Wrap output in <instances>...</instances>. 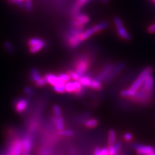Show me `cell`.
<instances>
[{"label": "cell", "mask_w": 155, "mask_h": 155, "mask_svg": "<svg viewBox=\"0 0 155 155\" xmlns=\"http://www.w3.org/2000/svg\"><path fill=\"white\" fill-rule=\"evenodd\" d=\"M153 72V68L152 67H147L141 72V73L140 74L134 83L130 86V89L134 93H136L138 89H140V87L142 86L145 80H146L147 78L151 75Z\"/></svg>", "instance_id": "1"}, {"label": "cell", "mask_w": 155, "mask_h": 155, "mask_svg": "<svg viewBox=\"0 0 155 155\" xmlns=\"http://www.w3.org/2000/svg\"><path fill=\"white\" fill-rule=\"evenodd\" d=\"M89 64L90 60L89 57L85 55H81L77 58L74 62V71H76L80 76H83L88 70Z\"/></svg>", "instance_id": "2"}, {"label": "cell", "mask_w": 155, "mask_h": 155, "mask_svg": "<svg viewBox=\"0 0 155 155\" xmlns=\"http://www.w3.org/2000/svg\"><path fill=\"white\" fill-rule=\"evenodd\" d=\"M23 153V138L16 137L7 147L5 155H21Z\"/></svg>", "instance_id": "3"}, {"label": "cell", "mask_w": 155, "mask_h": 155, "mask_svg": "<svg viewBox=\"0 0 155 155\" xmlns=\"http://www.w3.org/2000/svg\"><path fill=\"white\" fill-rule=\"evenodd\" d=\"M72 20L71 23V26L76 28H84L85 25L90 21V18L88 15L83 13H78L72 16Z\"/></svg>", "instance_id": "4"}, {"label": "cell", "mask_w": 155, "mask_h": 155, "mask_svg": "<svg viewBox=\"0 0 155 155\" xmlns=\"http://www.w3.org/2000/svg\"><path fill=\"white\" fill-rule=\"evenodd\" d=\"M34 145V134L27 132L23 137V153L21 155H31Z\"/></svg>", "instance_id": "5"}, {"label": "cell", "mask_w": 155, "mask_h": 155, "mask_svg": "<svg viewBox=\"0 0 155 155\" xmlns=\"http://www.w3.org/2000/svg\"><path fill=\"white\" fill-rule=\"evenodd\" d=\"M30 103L28 98L26 97H19L13 101V107L17 114H21L25 111Z\"/></svg>", "instance_id": "6"}, {"label": "cell", "mask_w": 155, "mask_h": 155, "mask_svg": "<svg viewBox=\"0 0 155 155\" xmlns=\"http://www.w3.org/2000/svg\"><path fill=\"white\" fill-rule=\"evenodd\" d=\"M125 67V65L124 63H123V62L118 63V64H117L116 65H114L113 70L111 71V72H110L109 74L107 76V78L105 79V80L104 81L105 82V84L109 83V82L112 81L114 78L120 73L121 71H122L124 70Z\"/></svg>", "instance_id": "7"}, {"label": "cell", "mask_w": 155, "mask_h": 155, "mask_svg": "<svg viewBox=\"0 0 155 155\" xmlns=\"http://www.w3.org/2000/svg\"><path fill=\"white\" fill-rule=\"evenodd\" d=\"M133 147L137 151L138 155H149V154L154 152L153 147L140 143H134L133 145Z\"/></svg>", "instance_id": "8"}, {"label": "cell", "mask_w": 155, "mask_h": 155, "mask_svg": "<svg viewBox=\"0 0 155 155\" xmlns=\"http://www.w3.org/2000/svg\"><path fill=\"white\" fill-rule=\"evenodd\" d=\"M66 41L67 46L71 48H72V49L79 47L81 45V43L83 42L80 38V33L78 34V35L67 38Z\"/></svg>", "instance_id": "9"}, {"label": "cell", "mask_w": 155, "mask_h": 155, "mask_svg": "<svg viewBox=\"0 0 155 155\" xmlns=\"http://www.w3.org/2000/svg\"><path fill=\"white\" fill-rule=\"evenodd\" d=\"M141 87L144 91L147 92V93H154V80L152 74L149 76L147 78Z\"/></svg>", "instance_id": "10"}, {"label": "cell", "mask_w": 155, "mask_h": 155, "mask_svg": "<svg viewBox=\"0 0 155 155\" xmlns=\"http://www.w3.org/2000/svg\"><path fill=\"white\" fill-rule=\"evenodd\" d=\"M47 80V84H49L52 86H56L59 85H65V83L58 76H56L51 73H48L44 76Z\"/></svg>", "instance_id": "11"}, {"label": "cell", "mask_w": 155, "mask_h": 155, "mask_svg": "<svg viewBox=\"0 0 155 155\" xmlns=\"http://www.w3.org/2000/svg\"><path fill=\"white\" fill-rule=\"evenodd\" d=\"M114 67V65L113 64H109L108 65H107L104 68V69L101 71L100 73L95 78V79H96L97 80H98L100 82L104 81L105 80V79L107 78V76L109 74V73L111 72V71L113 70Z\"/></svg>", "instance_id": "12"}, {"label": "cell", "mask_w": 155, "mask_h": 155, "mask_svg": "<svg viewBox=\"0 0 155 155\" xmlns=\"http://www.w3.org/2000/svg\"><path fill=\"white\" fill-rule=\"evenodd\" d=\"M51 121L52 124L54 125V126L58 131L64 129L65 121L62 116H60V117H56L55 116H52L51 117Z\"/></svg>", "instance_id": "13"}, {"label": "cell", "mask_w": 155, "mask_h": 155, "mask_svg": "<svg viewBox=\"0 0 155 155\" xmlns=\"http://www.w3.org/2000/svg\"><path fill=\"white\" fill-rule=\"evenodd\" d=\"M90 0H76V2L74 3V7H72L71 11L72 16H73L76 14L80 12L81 9L85 5L88 3Z\"/></svg>", "instance_id": "14"}, {"label": "cell", "mask_w": 155, "mask_h": 155, "mask_svg": "<svg viewBox=\"0 0 155 155\" xmlns=\"http://www.w3.org/2000/svg\"><path fill=\"white\" fill-rule=\"evenodd\" d=\"M95 34H96V32L94 29V27H91L88 29H87V30L84 31L83 32H81L80 33V38L82 41H84L87 40V39L91 38L92 36L95 35Z\"/></svg>", "instance_id": "15"}, {"label": "cell", "mask_w": 155, "mask_h": 155, "mask_svg": "<svg viewBox=\"0 0 155 155\" xmlns=\"http://www.w3.org/2000/svg\"><path fill=\"white\" fill-rule=\"evenodd\" d=\"M116 31H117V33L119 37L123 39V40H130L131 39V36H130V34L127 31V29L124 26L116 28Z\"/></svg>", "instance_id": "16"}, {"label": "cell", "mask_w": 155, "mask_h": 155, "mask_svg": "<svg viewBox=\"0 0 155 155\" xmlns=\"http://www.w3.org/2000/svg\"><path fill=\"white\" fill-rule=\"evenodd\" d=\"M122 144L120 142H116L114 145H111V146H109L108 151H109V155H116L118 153V151L122 148Z\"/></svg>", "instance_id": "17"}, {"label": "cell", "mask_w": 155, "mask_h": 155, "mask_svg": "<svg viewBox=\"0 0 155 155\" xmlns=\"http://www.w3.org/2000/svg\"><path fill=\"white\" fill-rule=\"evenodd\" d=\"M40 72L36 69V68H32L31 70V78L33 82L36 84L38 81L41 78Z\"/></svg>", "instance_id": "18"}, {"label": "cell", "mask_w": 155, "mask_h": 155, "mask_svg": "<svg viewBox=\"0 0 155 155\" xmlns=\"http://www.w3.org/2000/svg\"><path fill=\"white\" fill-rule=\"evenodd\" d=\"M89 88L95 90V91H100L102 89V85H101V82L97 80L96 79H92L91 84L89 86Z\"/></svg>", "instance_id": "19"}, {"label": "cell", "mask_w": 155, "mask_h": 155, "mask_svg": "<svg viewBox=\"0 0 155 155\" xmlns=\"http://www.w3.org/2000/svg\"><path fill=\"white\" fill-rule=\"evenodd\" d=\"M45 45H46V42L45 41H43L41 43H38L36 45L30 47V49H29V51H30L31 53H32V54H35V53H37L40 51H41Z\"/></svg>", "instance_id": "20"}, {"label": "cell", "mask_w": 155, "mask_h": 155, "mask_svg": "<svg viewBox=\"0 0 155 155\" xmlns=\"http://www.w3.org/2000/svg\"><path fill=\"white\" fill-rule=\"evenodd\" d=\"M98 124V121L96 118H91L89 120H87L84 122L85 127L87 128H94Z\"/></svg>", "instance_id": "21"}, {"label": "cell", "mask_w": 155, "mask_h": 155, "mask_svg": "<svg viewBox=\"0 0 155 155\" xmlns=\"http://www.w3.org/2000/svg\"><path fill=\"white\" fill-rule=\"evenodd\" d=\"M92 79L91 78V76L89 75H83L80 77V78L79 80V81L81 83V84L83 85L85 87H89L91 81Z\"/></svg>", "instance_id": "22"}, {"label": "cell", "mask_w": 155, "mask_h": 155, "mask_svg": "<svg viewBox=\"0 0 155 155\" xmlns=\"http://www.w3.org/2000/svg\"><path fill=\"white\" fill-rule=\"evenodd\" d=\"M116 134L115 130L113 129H111L109 131V136H108V146H111V145H114L116 143Z\"/></svg>", "instance_id": "23"}, {"label": "cell", "mask_w": 155, "mask_h": 155, "mask_svg": "<svg viewBox=\"0 0 155 155\" xmlns=\"http://www.w3.org/2000/svg\"><path fill=\"white\" fill-rule=\"evenodd\" d=\"M108 26H109L108 23L106 21H104V22H101L98 24H97V25L94 26V29L96 31V32L98 33V32L103 31V30H104V29L107 28Z\"/></svg>", "instance_id": "24"}, {"label": "cell", "mask_w": 155, "mask_h": 155, "mask_svg": "<svg viewBox=\"0 0 155 155\" xmlns=\"http://www.w3.org/2000/svg\"><path fill=\"white\" fill-rule=\"evenodd\" d=\"M134 93L130 89H125L120 92V96L124 98H131L134 95Z\"/></svg>", "instance_id": "25"}, {"label": "cell", "mask_w": 155, "mask_h": 155, "mask_svg": "<svg viewBox=\"0 0 155 155\" xmlns=\"http://www.w3.org/2000/svg\"><path fill=\"white\" fill-rule=\"evenodd\" d=\"M65 87L66 92L69 93H74V85L73 81H69L65 84Z\"/></svg>", "instance_id": "26"}, {"label": "cell", "mask_w": 155, "mask_h": 155, "mask_svg": "<svg viewBox=\"0 0 155 155\" xmlns=\"http://www.w3.org/2000/svg\"><path fill=\"white\" fill-rule=\"evenodd\" d=\"M58 134L62 136V137H71L74 135V132L69 129H63L61 130L58 131Z\"/></svg>", "instance_id": "27"}, {"label": "cell", "mask_w": 155, "mask_h": 155, "mask_svg": "<svg viewBox=\"0 0 155 155\" xmlns=\"http://www.w3.org/2000/svg\"><path fill=\"white\" fill-rule=\"evenodd\" d=\"M52 110H53V113H54V116H56V117H60V116H62V113H61V108L58 105L56 104V105H53Z\"/></svg>", "instance_id": "28"}, {"label": "cell", "mask_w": 155, "mask_h": 155, "mask_svg": "<svg viewBox=\"0 0 155 155\" xmlns=\"http://www.w3.org/2000/svg\"><path fill=\"white\" fill-rule=\"evenodd\" d=\"M67 74L69 75L71 78L73 80H79L81 77V76H80L78 74L76 71H72V70L68 71Z\"/></svg>", "instance_id": "29"}, {"label": "cell", "mask_w": 155, "mask_h": 155, "mask_svg": "<svg viewBox=\"0 0 155 155\" xmlns=\"http://www.w3.org/2000/svg\"><path fill=\"white\" fill-rule=\"evenodd\" d=\"M53 89H54V91L58 93L64 94V93H66L65 85H59L54 86L53 87Z\"/></svg>", "instance_id": "30"}, {"label": "cell", "mask_w": 155, "mask_h": 155, "mask_svg": "<svg viewBox=\"0 0 155 155\" xmlns=\"http://www.w3.org/2000/svg\"><path fill=\"white\" fill-rule=\"evenodd\" d=\"M23 92L28 97H32L34 95H35V91H34L31 87H28V86H26L23 88Z\"/></svg>", "instance_id": "31"}, {"label": "cell", "mask_w": 155, "mask_h": 155, "mask_svg": "<svg viewBox=\"0 0 155 155\" xmlns=\"http://www.w3.org/2000/svg\"><path fill=\"white\" fill-rule=\"evenodd\" d=\"M4 46H5V49L9 53H11V54H13L14 51H15V50H14V48L13 45H12V43L11 42H9L8 41H5L4 42Z\"/></svg>", "instance_id": "32"}, {"label": "cell", "mask_w": 155, "mask_h": 155, "mask_svg": "<svg viewBox=\"0 0 155 155\" xmlns=\"http://www.w3.org/2000/svg\"><path fill=\"white\" fill-rule=\"evenodd\" d=\"M58 76L64 82L65 84L69 81L71 79L69 75L67 73H63V72H62V73H60Z\"/></svg>", "instance_id": "33"}, {"label": "cell", "mask_w": 155, "mask_h": 155, "mask_svg": "<svg viewBox=\"0 0 155 155\" xmlns=\"http://www.w3.org/2000/svg\"><path fill=\"white\" fill-rule=\"evenodd\" d=\"M113 20H114V25L116 28L124 26V24H123L122 19H121L118 16H114L113 18Z\"/></svg>", "instance_id": "34"}, {"label": "cell", "mask_w": 155, "mask_h": 155, "mask_svg": "<svg viewBox=\"0 0 155 155\" xmlns=\"http://www.w3.org/2000/svg\"><path fill=\"white\" fill-rule=\"evenodd\" d=\"M52 152V149L51 147H45L42 149L41 151L40 154L41 155H50L51 154Z\"/></svg>", "instance_id": "35"}, {"label": "cell", "mask_w": 155, "mask_h": 155, "mask_svg": "<svg viewBox=\"0 0 155 155\" xmlns=\"http://www.w3.org/2000/svg\"><path fill=\"white\" fill-rule=\"evenodd\" d=\"M47 84V82L46 79L45 78V77H42L40 80L36 82V85L38 87H43V86L46 85Z\"/></svg>", "instance_id": "36"}, {"label": "cell", "mask_w": 155, "mask_h": 155, "mask_svg": "<svg viewBox=\"0 0 155 155\" xmlns=\"http://www.w3.org/2000/svg\"><path fill=\"white\" fill-rule=\"evenodd\" d=\"M10 2L12 3L13 4H15L18 6H19L21 8H25V3H24L23 2H21L19 0H10Z\"/></svg>", "instance_id": "37"}, {"label": "cell", "mask_w": 155, "mask_h": 155, "mask_svg": "<svg viewBox=\"0 0 155 155\" xmlns=\"http://www.w3.org/2000/svg\"><path fill=\"white\" fill-rule=\"evenodd\" d=\"M133 139V136L131 133H126L124 135V140L125 142H129L131 141V140Z\"/></svg>", "instance_id": "38"}, {"label": "cell", "mask_w": 155, "mask_h": 155, "mask_svg": "<svg viewBox=\"0 0 155 155\" xmlns=\"http://www.w3.org/2000/svg\"><path fill=\"white\" fill-rule=\"evenodd\" d=\"M25 8L27 11H31L32 9V3L31 0H25Z\"/></svg>", "instance_id": "39"}, {"label": "cell", "mask_w": 155, "mask_h": 155, "mask_svg": "<svg viewBox=\"0 0 155 155\" xmlns=\"http://www.w3.org/2000/svg\"><path fill=\"white\" fill-rule=\"evenodd\" d=\"M147 31L148 32L153 34L155 32V23L151 24V25H149L147 28Z\"/></svg>", "instance_id": "40"}, {"label": "cell", "mask_w": 155, "mask_h": 155, "mask_svg": "<svg viewBox=\"0 0 155 155\" xmlns=\"http://www.w3.org/2000/svg\"><path fill=\"white\" fill-rule=\"evenodd\" d=\"M94 155H101V149L100 147L95 148L94 151Z\"/></svg>", "instance_id": "41"}, {"label": "cell", "mask_w": 155, "mask_h": 155, "mask_svg": "<svg viewBox=\"0 0 155 155\" xmlns=\"http://www.w3.org/2000/svg\"><path fill=\"white\" fill-rule=\"evenodd\" d=\"M71 155H77L76 151H75L74 149L72 148L71 149Z\"/></svg>", "instance_id": "42"}, {"label": "cell", "mask_w": 155, "mask_h": 155, "mask_svg": "<svg viewBox=\"0 0 155 155\" xmlns=\"http://www.w3.org/2000/svg\"><path fill=\"white\" fill-rule=\"evenodd\" d=\"M101 1H102L105 3H107L109 2V0H101Z\"/></svg>", "instance_id": "43"}, {"label": "cell", "mask_w": 155, "mask_h": 155, "mask_svg": "<svg viewBox=\"0 0 155 155\" xmlns=\"http://www.w3.org/2000/svg\"><path fill=\"white\" fill-rule=\"evenodd\" d=\"M149 155H155V152H154L153 153H151V154H149Z\"/></svg>", "instance_id": "44"}, {"label": "cell", "mask_w": 155, "mask_h": 155, "mask_svg": "<svg viewBox=\"0 0 155 155\" xmlns=\"http://www.w3.org/2000/svg\"><path fill=\"white\" fill-rule=\"evenodd\" d=\"M19 1H21V2H23V1H25V0H19Z\"/></svg>", "instance_id": "45"}, {"label": "cell", "mask_w": 155, "mask_h": 155, "mask_svg": "<svg viewBox=\"0 0 155 155\" xmlns=\"http://www.w3.org/2000/svg\"><path fill=\"white\" fill-rule=\"evenodd\" d=\"M153 2H155V0H153Z\"/></svg>", "instance_id": "46"}]
</instances>
